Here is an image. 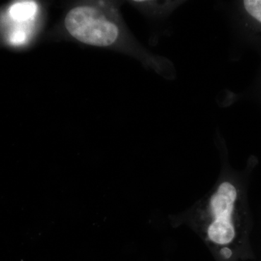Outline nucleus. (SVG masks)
Segmentation results:
<instances>
[{
    "label": "nucleus",
    "instance_id": "5",
    "mask_svg": "<svg viewBox=\"0 0 261 261\" xmlns=\"http://www.w3.org/2000/svg\"><path fill=\"white\" fill-rule=\"evenodd\" d=\"M28 32L23 27L15 29L9 36V42L13 45H20L27 42L28 39Z\"/></svg>",
    "mask_w": 261,
    "mask_h": 261
},
{
    "label": "nucleus",
    "instance_id": "4",
    "mask_svg": "<svg viewBox=\"0 0 261 261\" xmlns=\"http://www.w3.org/2000/svg\"><path fill=\"white\" fill-rule=\"evenodd\" d=\"M38 12V5L34 1H19L10 5L8 16L13 21L24 23L34 20Z\"/></svg>",
    "mask_w": 261,
    "mask_h": 261
},
{
    "label": "nucleus",
    "instance_id": "2",
    "mask_svg": "<svg viewBox=\"0 0 261 261\" xmlns=\"http://www.w3.org/2000/svg\"><path fill=\"white\" fill-rule=\"evenodd\" d=\"M65 27L79 42L95 47H108L120 35L118 25L102 11L89 5L75 7L65 18Z\"/></svg>",
    "mask_w": 261,
    "mask_h": 261
},
{
    "label": "nucleus",
    "instance_id": "1",
    "mask_svg": "<svg viewBox=\"0 0 261 261\" xmlns=\"http://www.w3.org/2000/svg\"><path fill=\"white\" fill-rule=\"evenodd\" d=\"M223 177L195 207L191 224L217 261L245 260L252 255L245 191L233 175Z\"/></svg>",
    "mask_w": 261,
    "mask_h": 261
},
{
    "label": "nucleus",
    "instance_id": "6",
    "mask_svg": "<svg viewBox=\"0 0 261 261\" xmlns=\"http://www.w3.org/2000/svg\"><path fill=\"white\" fill-rule=\"evenodd\" d=\"M247 95L261 105V66L255 82L247 92Z\"/></svg>",
    "mask_w": 261,
    "mask_h": 261
},
{
    "label": "nucleus",
    "instance_id": "3",
    "mask_svg": "<svg viewBox=\"0 0 261 261\" xmlns=\"http://www.w3.org/2000/svg\"><path fill=\"white\" fill-rule=\"evenodd\" d=\"M231 15L240 42L261 57V0L233 2Z\"/></svg>",
    "mask_w": 261,
    "mask_h": 261
}]
</instances>
